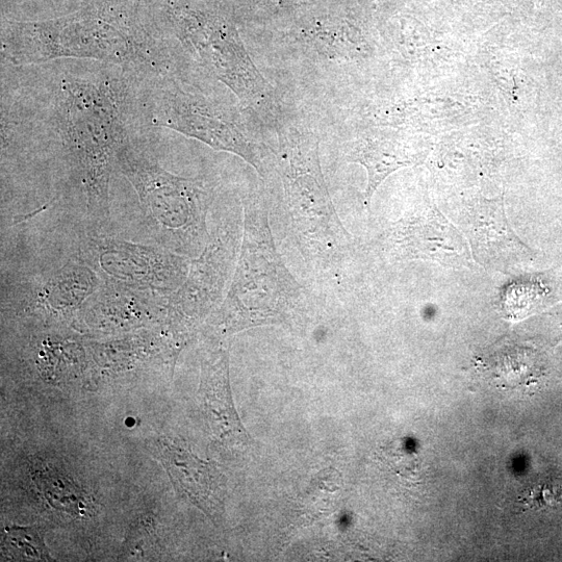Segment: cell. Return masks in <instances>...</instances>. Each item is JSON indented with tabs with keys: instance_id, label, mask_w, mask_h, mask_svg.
I'll use <instances>...</instances> for the list:
<instances>
[{
	"instance_id": "1",
	"label": "cell",
	"mask_w": 562,
	"mask_h": 562,
	"mask_svg": "<svg viewBox=\"0 0 562 562\" xmlns=\"http://www.w3.org/2000/svg\"><path fill=\"white\" fill-rule=\"evenodd\" d=\"M2 55L12 65L89 59L157 71L165 49L120 0H99L78 13L42 22H6Z\"/></svg>"
},
{
	"instance_id": "2",
	"label": "cell",
	"mask_w": 562,
	"mask_h": 562,
	"mask_svg": "<svg viewBox=\"0 0 562 562\" xmlns=\"http://www.w3.org/2000/svg\"><path fill=\"white\" fill-rule=\"evenodd\" d=\"M61 133L78 173L89 210L107 217L110 181L120 147L127 140L123 104L110 82L69 76L61 84Z\"/></svg>"
},
{
	"instance_id": "3",
	"label": "cell",
	"mask_w": 562,
	"mask_h": 562,
	"mask_svg": "<svg viewBox=\"0 0 562 562\" xmlns=\"http://www.w3.org/2000/svg\"><path fill=\"white\" fill-rule=\"evenodd\" d=\"M246 233L234 284L223 306L224 322L232 330L279 320L295 297L290 275L266 241L268 232L262 242L258 226L248 224Z\"/></svg>"
},
{
	"instance_id": "4",
	"label": "cell",
	"mask_w": 562,
	"mask_h": 562,
	"mask_svg": "<svg viewBox=\"0 0 562 562\" xmlns=\"http://www.w3.org/2000/svg\"><path fill=\"white\" fill-rule=\"evenodd\" d=\"M280 175L292 222L305 240L325 248L337 244L344 228L326 186L319 142L293 132L281 141Z\"/></svg>"
},
{
	"instance_id": "5",
	"label": "cell",
	"mask_w": 562,
	"mask_h": 562,
	"mask_svg": "<svg viewBox=\"0 0 562 562\" xmlns=\"http://www.w3.org/2000/svg\"><path fill=\"white\" fill-rule=\"evenodd\" d=\"M172 29L183 46L241 101L252 104L265 94L264 80L253 65L236 29L224 18L201 11L171 8Z\"/></svg>"
},
{
	"instance_id": "6",
	"label": "cell",
	"mask_w": 562,
	"mask_h": 562,
	"mask_svg": "<svg viewBox=\"0 0 562 562\" xmlns=\"http://www.w3.org/2000/svg\"><path fill=\"white\" fill-rule=\"evenodd\" d=\"M116 167L134 187L147 219L162 234L176 236L198 219L206 196L202 187L168 172L129 139L117 153Z\"/></svg>"
},
{
	"instance_id": "7",
	"label": "cell",
	"mask_w": 562,
	"mask_h": 562,
	"mask_svg": "<svg viewBox=\"0 0 562 562\" xmlns=\"http://www.w3.org/2000/svg\"><path fill=\"white\" fill-rule=\"evenodd\" d=\"M152 125L180 133L210 147L235 153L262 173L254 145L226 110L175 84H163L146 100Z\"/></svg>"
},
{
	"instance_id": "8",
	"label": "cell",
	"mask_w": 562,
	"mask_h": 562,
	"mask_svg": "<svg viewBox=\"0 0 562 562\" xmlns=\"http://www.w3.org/2000/svg\"><path fill=\"white\" fill-rule=\"evenodd\" d=\"M91 263L113 285L138 292H165L183 276L180 260L151 247L114 239H92Z\"/></svg>"
},
{
	"instance_id": "9",
	"label": "cell",
	"mask_w": 562,
	"mask_h": 562,
	"mask_svg": "<svg viewBox=\"0 0 562 562\" xmlns=\"http://www.w3.org/2000/svg\"><path fill=\"white\" fill-rule=\"evenodd\" d=\"M394 239L405 259L429 260L454 268L473 265L464 237L437 210L400 221Z\"/></svg>"
},
{
	"instance_id": "10",
	"label": "cell",
	"mask_w": 562,
	"mask_h": 562,
	"mask_svg": "<svg viewBox=\"0 0 562 562\" xmlns=\"http://www.w3.org/2000/svg\"><path fill=\"white\" fill-rule=\"evenodd\" d=\"M162 461L178 492L211 518L223 507L224 483L218 471L171 440L160 443Z\"/></svg>"
},
{
	"instance_id": "11",
	"label": "cell",
	"mask_w": 562,
	"mask_h": 562,
	"mask_svg": "<svg viewBox=\"0 0 562 562\" xmlns=\"http://www.w3.org/2000/svg\"><path fill=\"white\" fill-rule=\"evenodd\" d=\"M475 257L485 265L508 266L523 260L526 246L510 227L502 206L483 204L464 221Z\"/></svg>"
},
{
	"instance_id": "12",
	"label": "cell",
	"mask_w": 562,
	"mask_h": 562,
	"mask_svg": "<svg viewBox=\"0 0 562 562\" xmlns=\"http://www.w3.org/2000/svg\"><path fill=\"white\" fill-rule=\"evenodd\" d=\"M200 394L215 436L222 442L246 443L249 437L235 410L225 352L220 351L203 363Z\"/></svg>"
},
{
	"instance_id": "13",
	"label": "cell",
	"mask_w": 562,
	"mask_h": 562,
	"mask_svg": "<svg viewBox=\"0 0 562 562\" xmlns=\"http://www.w3.org/2000/svg\"><path fill=\"white\" fill-rule=\"evenodd\" d=\"M98 287V276L89 266L66 265L38 290L34 309L53 317L70 316L84 308Z\"/></svg>"
},
{
	"instance_id": "14",
	"label": "cell",
	"mask_w": 562,
	"mask_h": 562,
	"mask_svg": "<svg viewBox=\"0 0 562 562\" xmlns=\"http://www.w3.org/2000/svg\"><path fill=\"white\" fill-rule=\"evenodd\" d=\"M347 160L362 164L368 171L366 199L371 200L378 186L394 171L414 163L405 151L392 142L364 139L356 142Z\"/></svg>"
},
{
	"instance_id": "15",
	"label": "cell",
	"mask_w": 562,
	"mask_h": 562,
	"mask_svg": "<svg viewBox=\"0 0 562 562\" xmlns=\"http://www.w3.org/2000/svg\"><path fill=\"white\" fill-rule=\"evenodd\" d=\"M548 290L539 280L518 279L509 284L501 296V309L506 320L520 321L541 311Z\"/></svg>"
},
{
	"instance_id": "16",
	"label": "cell",
	"mask_w": 562,
	"mask_h": 562,
	"mask_svg": "<svg viewBox=\"0 0 562 562\" xmlns=\"http://www.w3.org/2000/svg\"><path fill=\"white\" fill-rule=\"evenodd\" d=\"M3 546L17 560H50L43 535L35 527H11L4 531Z\"/></svg>"
},
{
	"instance_id": "17",
	"label": "cell",
	"mask_w": 562,
	"mask_h": 562,
	"mask_svg": "<svg viewBox=\"0 0 562 562\" xmlns=\"http://www.w3.org/2000/svg\"><path fill=\"white\" fill-rule=\"evenodd\" d=\"M523 502L531 509L556 508L562 504V482L544 480L538 482L527 492Z\"/></svg>"
}]
</instances>
